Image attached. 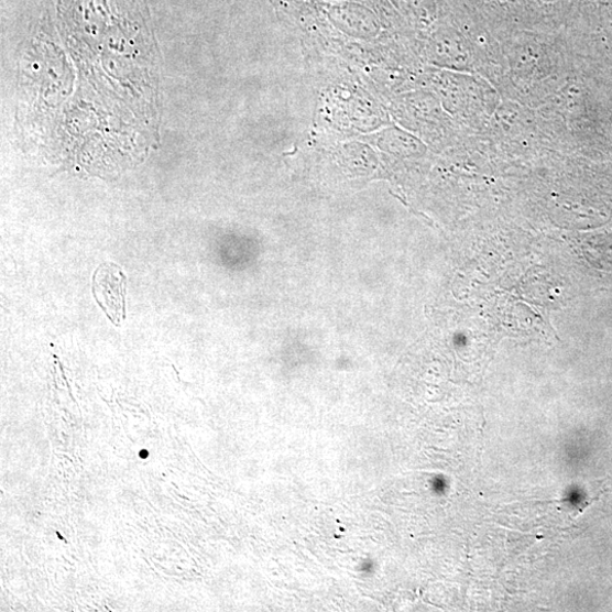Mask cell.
Here are the masks:
<instances>
[{
	"mask_svg": "<svg viewBox=\"0 0 612 612\" xmlns=\"http://www.w3.org/2000/svg\"><path fill=\"white\" fill-rule=\"evenodd\" d=\"M114 265L108 270V265L99 267L95 275V295L102 309L111 318L112 323L120 326L124 320L125 287L122 273Z\"/></svg>",
	"mask_w": 612,
	"mask_h": 612,
	"instance_id": "6da1fadb",
	"label": "cell"
},
{
	"mask_svg": "<svg viewBox=\"0 0 612 612\" xmlns=\"http://www.w3.org/2000/svg\"><path fill=\"white\" fill-rule=\"evenodd\" d=\"M140 457H147V451L143 450L142 452H140Z\"/></svg>",
	"mask_w": 612,
	"mask_h": 612,
	"instance_id": "7a4b0ae2",
	"label": "cell"
}]
</instances>
